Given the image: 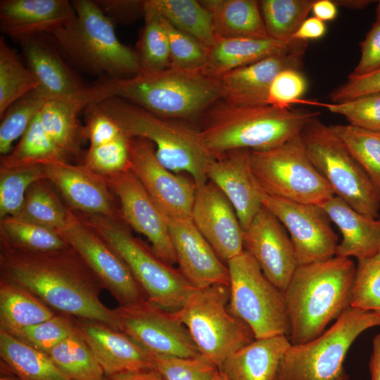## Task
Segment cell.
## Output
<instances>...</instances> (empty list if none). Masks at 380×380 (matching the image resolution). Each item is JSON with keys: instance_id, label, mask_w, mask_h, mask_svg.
Segmentation results:
<instances>
[{"instance_id": "obj_1", "label": "cell", "mask_w": 380, "mask_h": 380, "mask_svg": "<svg viewBox=\"0 0 380 380\" xmlns=\"http://www.w3.org/2000/svg\"><path fill=\"white\" fill-rule=\"evenodd\" d=\"M0 277L28 291L57 313L120 331L114 309L100 299L102 284L70 245L32 251L0 242Z\"/></svg>"}, {"instance_id": "obj_2", "label": "cell", "mask_w": 380, "mask_h": 380, "mask_svg": "<svg viewBox=\"0 0 380 380\" xmlns=\"http://www.w3.org/2000/svg\"><path fill=\"white\" fill-rule=\"evenodd\" d=\"M356 265L350 258L299 265L283 291L291 344L307 343L350 307Z\"/></svg>"}, {"instance_id": "obj_3", "label": "cell", "mask_w": 380, "mask_h": 380, "mask_svg": "<svg viewBox=\"0 0 380 380\" xmlns=\"http://www.w3.org/2000/svg\"><path fill=\"white\" fill-rule=\"evenodd\" d=\"M319 112L282 109L270 105L239 106L222 99L208 108L200 141L212 156L237 150H265L300 134L306 122Z\"/></svg>"}, {"instance_id": "obj_4", "label": "cell", "mask_w": 380, "mask_h": 380, "mask_svg": "<svg viewBox=\"0 0 380 380\" xmlns=\"http://www.w3.org/2000/svg\"><path fill=\"white\" fill-rule=\"evenodd\" d=\"M108 97H118L160 117L177 120L203 115L223 98L218 79L201 70L168 67L157 71H143L134 76L104 79Z\"/></svg>"}, {"instance_id": "obj_5", "label": "cell", "mask_w": 380, "mask_h": 380, "mask_svg": "<svg viewBox=\"0 0 380 380\" xmlns=\"http://www.w3.org/2000/svg\"><path fill=\"white\" fill-rule=\"evenodd\" d=\"M71 2L75 18L51 34L65 56L81 71L105 79H124L139 72L135 51L118 39L115 23L96 2Z\"/></svg>"}, {"instance_id": "obj_6", "label": "cell", "mask_w": 380, "mask_h": 380, "mask_svg": "<svg viewBox=\"0 0 380 380\" xmlns=\"http://www.w3.org/2000/svg\"><path fill=\"white\" fill-rule=\"evenodd\" d=\"M96 103L127 137L152 142L158 160L167 170L177 174L189 173L196 187L208 182V167L215 156L202 146L198 129L156 115L118 97H108Z\"/></svg>"}, {"instance_id": "obj_7", "label": "cell", "mask_w": 380, "mask_h": 380, "mask_svg": "<svg viewBox=\"0 0 380 380\" xmlns=\"http://www.w3.org/2000/svg\"><path fill=\"white\" fill-rule=\"evenodd\" d=\"M75 212L122 259L148 300L171 311L184 305L196 288L133 236L123 220Z\"/></svg>"}, {"instance_id": "obj_8", "label": "cell", "mask_w": 380, "mask_h": 380, "mask_svg": "<svg viewBox=\"0 0 380 380\" xmlns=\"http://www.w3.org/2000/svg\"><path fill=\"white\" fill-rule=\"evenodd\" d=\"M374 327H380L379 315L348 308L317 338L291 343L280 361L276 380H348L346 355L358 336Z\"/></svg>"}, {"instance_id": "obj_9", "label": "cell", "mask_w": 380, "mask_h": 380, "mask_svg": "<svg viewBox=\"0 0 380 380\" xmlns=\"http://www.w3.org/2000/svg\"><path fill=\"white\" fill-rule=\"evenodd\" d=\"M229 286L213 285L196 289L184 305L174 311L199 353L218 369L229 355L255 339L249 327L229 312Z\"/></svg>"}, {"instance_id": "obj_10", "label": "cell", "mask_w": 380, "mask_h": 380, "mask_svg": "<svg viewBox=\"0 0 380 380\" xmlns=\"http://www.w3.org/2000/svg\"><path fill=\"white\" fill-rule=\"evenodd\" d=\"M300 135L309 158L334 195L356 211L377 218L378 191L330 127L316 116L306 122Z\"/></svg>"}, {"instance_id": "obj_11", "label": "cell", "mask_w": 380, "mask_h": 380, "mask_svg": "<svg viewBox=\"0 0 380 380\" xmlns=\"http://www.w3.org/2000/svg\"><path fill=\"white\" fill-rule=\"evenodd\" d=\"M250 160L265 194L319 205L335 196L309 158L300 134L271 148L250 150Z\"/></svg>"}, {"instance_id": "obj_12", "label": "cell", "mask_w": 380, "mask_h": 380, "mask_svg": "<svg viewBox=\"0 0 380 380\" xmlns=\"http://www.w3.org/2000/svg\"><path fill=\"white\" fill-rule=\"evenodd\" d=\"M229 275L228 309L246 324L255 339L285 335L289 322L283 291L263 274L246 251L227 262Z\"/></svg>"}, {"instance_id": "obj_13", "label": "cell", "mask_w": 380, "mask_h": 380, "mask_svg": "<svg viewBox=\"0 0 380 380\" xmlns=\"http://www.w3.org/2000/svg\"><path fill=\"white\" fill-rule=\"evenodd\" d=\"M56 232L80 254L119 305L147 300L122 259L74 210H71L67 224Z\"/></svg>"}, {"instance_id": "obj_14", "label": "cell", "mask_w": 380, "mask_h": 380, "mask_svg": "<svg viewBox=\"0 0 380 380\" xmlns=\"http://www.w3.org/2000/svg\"><path fill=\"white\" fill-rule=\"evenodd\" d=\"M120 330L147 351L193 357L200 355L186 327L174 311L148 300L114 308Z\"/></svg>"}, {"instance_id": "obj_15", "label": "cell", "mask_w": 380, "mask_h": 380, "mask_svg": "<svg viewBox=\"0 0 380 380\" xmlns=\"http://www.w3.org/2000/svg\"><path fill=\"white\" fill-rule=\"evenodd\" d=\"M262 203L289 234L298 265L325 260L336 255L338 237L322 206L265 194Z\"/></svg>"}, {"instance_id": "obj_16", "label": "cell", "mask_w": 380, "mask_h": 380, "mask_svg": "<svg viewBox=\"0 0 380 380\" xmlns=\"http://www.w3.org/2000/svg\"><path fill=\"white\" fill-rule=\"evenodd\" d=\"M120 205L123 221L151 242L155 254L172 265L177 262L164 213L129 169L104 176Z\"/></svg>"}, {"instance_id": "obj_17", "label": "cell", "mask_w": 380, "mask_h": 380, "mask_svg": "<svg viewBox=\"0 0 380 380\" xmlns=\"http://www.w3.org/2000/svg\"><path fill=\"white\" fill-rule=\"evenodd\" d=\"M130 170L168 216L191 217L196 185L193 180L165 167L149 140L129 137Z\"/></svg>"}, {"instance_id": "obj_18", "label": "cell", "mask_w": 380, "mask_h": 380, "mask_svg": "<svg viewBox=\"0 0 380 380\" xmlns=\"http://www.w3.org/2000/svg\"><path fill=\"white\" fill-rule=\"evenodd\" d=\"M243 248L265 277L284 291L298 265L286 228L264 205L243 232Z\"/></svg>"}, {"instance_id": "obj_19", "label": "cell", "mask_w": 380, "mask_h": 380, "mask_svg": "<svg viewBox=\"0 0 380 380\" xmlns=\"http://www.w3.org/2000/svg\"><path fill=\"white\" fill-rule=\"evenodd\" d=\"M191 218L224 263L244 251V231L235 210L212 182L196 187Z\"/></svg>"}, {"instance_id": "obj_20", "label": "cell", "mask_w": 380, "mask_h": 380, "mask_svg": "<svg viewBox=\"0 0 380 380\" xmlns=\"http://www.w3.org/2000/svg\"><path fill=\"white\" fill-rule=\"evenodd\" d=\"M165 217L179 270L186 279L196 289L216 284L229 286L227 264L218 257L191 218Z\"/></svg>"}, {"instance_id": "obj_21", "label": "cell", "mask_w": 380, "mask_h": 380, "mask_svg": "<svg viewBox=\"0 0 380 380\" xmlns=\"http://www.w3.org/2000/svg\"><path fill=\"white\" fill-rule=\"evenodd\" d=\"M44 170L46 179L58 189L71 210L122 220L104 176L84 164L68 161L44 165Z\"/></svg>"}, {"instance_id": "obj_22", "label": "cell", "mask_w": 380, "mask_h": 380, "mask_svg": "<svg viewBox=\"0 0 380 380\" xmlns=\"http://www.w3.org/2000/svg\"><path fill=\"white\" fill-rule=\"evenodd\" d=\"M307 42L298 40L286 52L264 58L221 76L218 80L223 90L222 100L239 106L266 105L269 88L275 77L284 70L301 68Z\"/></svg>"}, {"instance_id": "obj_23", "label": "cell", "mask_w": 380, "mask_h": 380, "mask_svg": "<svg viewBox=\"0 0 380 380\" xmlns=\"http://www.w3.org/2000/svg\"><path fill=\"white\" fill-rule=\"evenodd\" d=\"M207 176L229 201L243 230H246L262 208L265 194L252 170L250 150H233L215 156Z\"/></svg>"}, {"instance_id": "obj_24", "label": "cell", "mask_w": 380, "mask_h": 380, "mask_svg": "<svg viewBox=\"0 0 380 380\" xmlns=\"http://www.w3.org/2000/svg\"><path fill=\"white\" fill-rule=\"evenodd\" d=\"M76 324L107 379L151 369V353L124 332L96 321L76 319Z\"/></svg>"}, {"instance_id": "obj_25", "label": "cell", "mask_w": 380, "mask_h": 380, "mask_svg": "<svg viewBox=\"0 0 380 380\" xmlns=\"http://www.w3.org/2000/svg\"><path fill=\"white\" fill-rule=\"evenodd\" d=\"M75 16L72 2L68 0H3L0 1L1 32L19 41L50 34Z\"/></svg>"}, {"instance_id": "obj_26", "label": "cell", "mask_w": 380, "mask_h": 380, "mask_svg": "<svg viewBox=\"0 0 380 380\" xmlns=\"http://www.w3.org/2000/svg\"><path fill=\"white\" fill-rule=\"evenodd\" d=\"M103 95L97 83L77 96L48 100L42 108L39 116L42 128L68 160L79 156L86 140L79 113L89 104L103 100Z\"/></svg>"}, {"instance_id": "obj_27", "label": "cell", "mask_w": 380, "mask_h": 380, "mask_svg": "<svg viewBox=\"0 0 380 380\" xmlns=\"http://www.w3.org/2000/svg\"><path fill=\"white\" fill-rule=\"evenodd\" d=\"M19 42L28 68L38 81L35 90L46 101L77 96L87 89L59 54L37 36Z\"/></svg>"}, {"instance_id": "obj_28", "label": "cell", "mask_w": 380, "mask_h": 380, "mask_svg": "<svg viewBox=\"0 0 380 380\" xmlns=\"http://www.w3.org/2000/svg\"><path fill=\"white\" fill-rule=\"evenodd\" d=\"M320 206L342 235L336 256L360 260L380 252V219L356 211L336 196Z\"/></svg>"}, {"instance_id": "obj_29", "label": "cell", "mask_w": 380, "mask_h": 380, "mask_svg": "<svg viewBox=\"0 0 380 380\" xmlns=\"http://www.w3.org/2000/svg\"><path fill=\"white\" fill-rule=\"evenodd\" d=\"M290 345L285 335L255 338L229 355L219 369L228 380H276L280 361Z\"/></svg>"}, {"instance_id": "obj_30", "label": "cell", "mask_w": 380, "mask_h": 380, "mask_svg": "<svg viewBox=\"0 0 380 380\" xmlns=\"http://www.w3.org/2000/svg\"><path fill=\"white\" fill-rule=\"evenodd\" d=\"M297 42L293 39L290 43H284L271 38L216 37L208 50L206 63L201 71L208 77L219 79L231 70L286 52Z\"/></svg>"}, {"instance_id": "obj_31", "label": "cell", "mask_w": 380, "mask_h": 380, "mask_svg": "<svg viewBox=\"0 0 380 380\" xmlns=\"http://www.w3.org/2000/svg\"><path fill=\"white\" fill-rule=\"evenodd\" d=\"M201 2L212 15L216 37L270 38L259 1L206 0Z\"/></svg>"}, {"instance_id": "obj_32", "label": "cell", "mask_w": 380, "mask_h": 380, "mask_svg": "<svg viewBox=\"0 0 380 380\" xmlns=\"http://www.w3.org/2000/svg\"><path fill=\"white\" fill-rule=\"evenodd\" d=\"M56 314L28 291L0 279V331L12 335Z\"/></svg>"}, {"instance_id": "obj_33", "label": "cell", "mask_w": 380, "mask_h": 380, "mask_svg": "<svg viewBox=\"0 0 380 380\" xmlns=\"http://www.w3.org/2000/svg\"><path fill=\"white\" fill-rule=\"evenodd\" d=\"M144 9L169 21L177 29L196 39L208 50L216 39L209 11L195 0H145Z\"/></svg>"}, {"instance_id": "obj_34", "label": "cell", "mask_w": 380, "mask_h": 380, "mask_svg": "<svg viewBox=\"0 0 380 380\" xmlns=\"http://www.w3.org/2000/svg\"><path fill=\"white\" fill-rule=\"evenodd\" d=\"M0 357L21 380H72L46 353L0 331Z\"/></svg>"}, {"instance_id": "obj_35", "label": "cell", "mask_w": 380, "mask_h": 380, "mask_svg": "<svg viewBox=\"0 0 380 380\" xmlns=\"http://www.w3.org/2000/svg\"><path fill=\"white\" fill-rule=\"evenodd\" d=\"M39 114L14 148L1 156L0 168L68 162L43 129Z\"/></svg>"}, {"instance_id": "obj_36", "label": "cell", "mask_w": 380, "mask_h": 380, "mask_svg": "<svg viewBox=\"0 0 380 380\" xmlns=\"http://www.w3.org/2000/svg\"><path fill=\"white\" fill-rule=\"evenodd\" d=\"M48 355L72 380H108L77 329L51 349Z\"/></svg>"}, {"instance_id": "obj_37", "label": "cell", "mask_w": 380, "mask_h": 380, "mask_svg": "<svg viewBox=\"0 0 380 380\" xmlns=\"http://www.w3.org/2000/svg\"><path fill=\"white\" fill-rule=\"evenodd\" d=\"M0 242L32 251H56L69 246L54 229L18 217L0 219Z\"/></svg>"}, {"instance_id": "obj_38", "label": "cell", "mask_w": 380, "mask_h": 380, "mask_svg": "<svg viewBox=\"0 0 380 380\" xmlns=\"http://www.w3.org/2000/svg\"><path fill=\"white\" fill-rule=\"evenodd\" d=\"M315 0H262L261 13L270 38L290 43Z\"/></svg>"}, {"instance_id": "obj_39", "label": "cell", "mask_w": 380, "mask_h": 380, "mask_svg": "<svg viewBox=\"0 0 380 380\" xmlns=\"http://www.w3.org/2000/svg\"><path fill=\"white\" fill-rule=\"evenodd\" d=\"M329 127L368 175L380 195V131L350 124Z\"/></svg>"}, {"instance_id": "obj_40", "label": "cell", "mask_w": 380, "mask_h": 380, "mask_svg": "<svg viewBox=\"0 0 380 380\" xmlns=\"http://www.w3.org/2000/svg\"><path fill=\"white\" fill-rule=\"evenodd\" d=\"M48 182L42 179L29 188L16 217L58 231L67 224L71 209L63 205Z\"/></svg>"}, {"instance_id": "obj_41", "label": "cell", "mask_w": 380, "mask_h": 380, "mask_svg": "<svg viewBox=\"0 0 380 380\" xmlns=\"http://www.w3.org/2000/svg\"><path fill=\"white\" fill-rule=\"evenodd\" d=\"M31 70L20 61L14 51L0 38V117L15 101L38 88Z\"/></svg>"}, {"instance_id": "obj_42", "label": "cell", "mask_w": 380, "mask_h": 380, "mask_svg": "<svg viewBox=\"0 0 380 380\" xmlns=\"http://www.w3.org/2000/svg\"><path fill=\"white\" fill-rule=\"evenodd\" d=\"M44 179L42 165L0 168V219L16 217L22 210L29 188Z\"/></svg>"}, {"instance_id": "obj_43", "label": "cell", "mask_w": 380, "mask_h": 380, "mask_svg": "<svg viewBox=\"0 0 380 380\" xmlns=\"http://www.w3.org/2000/svg\"><path fill=\"white\" fill-rule=\"evenodd\" d=\"M144 26L134 51L141 70L157 71L170 66L168 37L160 17L144 9Z\"/></svg>"}, {"instance_id": "obj_44", "label": "cell", "mask_w": 380, "mask_h": 380, "mask_svg": "<svg viewBox=\"0 0 380 380\" xmlns=\"http://www.w3.org/2000/svg\"><path fill=\"white\" fill-rule=\"evenodd\" d=\"M46 101L33 90L13 103L1 118L0 153L12 150L13 142L25 134L33 120L40 113Z\"/></svg>"}, {"instance_id": "obj_45", "label": "cell", "mask_w": 380, "mask_h": 380, "mask_svg": "<svg viewBox=\"0 0 380 380\" xmlns=\"http://www.w3.org/2000/svg\"><path fill=\"white\" fill-rule=\"evenodd\" d=\"M77 329L76 318L57 313L51 319L23 328L12 336L48 355L51 349L74 334Z\"/></svg>"}, {"instance_id": "obj_46", "label": "cell", "mask_w": 380, "mask_h": 380, "mask_svg": "<svg viewBox=\"0 0 380 380\" xmlns=\"http://www.w3.org/2000/svg\"><path fill=\"white\" fill-rule=\"evenodd\" d=\"M350 307L380 316V252L357 260Z\"/></svg>"}, {"instance_id": "obj_47", "label": "cell", "mask_w": 380, "mask_h": 380, "mask_svg": "<svg viewBox=\"0 0 380 380\" xmlns=\"http://www.w3.org/2000/svg\"><path fill=\"white\" fill-rule=\"evenodd\" d=\"M151 364L165 380H213L218 369L201 354L183 357L151 353Z\"/></svg>"}, {"instance_id": "obj_48", "label": "cell", "mask_w": 380, "mask_h": 380, "mask_svg": "<svg viewBox=\"0 0 380 380\" xmlns=\"http://www.w3.org/2000/svg\"><path fill=\"white\" fill-rule=\"evenodd\" d=\"M160 19L168 37L170 66L201 70L206 63L208 49L196 39L177 29L165 18L160 17Z\"/></svg>"}, {"instance_id": "obj_49", "label": "cell", "mask_w": 380, "mask_h": 380, "mask_svg": "<svg viewBox=\"0 0 380 380\" xmlns=\"http://www.w3.org/2000/svg\"><path fill=\"white\" fill-rule=\"evenodd\" d=\"M83 164L103 176L129 170V137L122 134L108 143L89 147Z\"/></svg>"}, {"instance_id": "obj_50", "label": "cell", "mask_w": 380, "mask_h": 380, "mask_svg": "<svg viewBox=\"0 0 380 380\" xmlns=\"http://www.w3.org/2000/svg\"><path fill=\"white\" fill-rule=\"evenodd\" d=\"M334 113L346 118L350 125L363 129L380 131V93L362 96L341 103H322Z\"/></svg>"}, {"instance_id": "obj_51", "label": "cell", "mask_w": 380, "mask_h": 380, "mask_svg": "<svg viewBox=\"0 0 380 380\" xmlns=\"http://www.w3.org/2000/svg\"><path fill=\"white\" fill-rule=\"evenodd\" d=\"M308 87L307 80L299 70L289 68L280 72L272 82L267 98V104L288 109L293 103L311 104L302 98Z\"/></svg>"}, {"instance_id": "obj_52", "label": "cell", "mask_w": 380, "mask_h": 380, "mask_svg": "<svg viewBox=\"0 0 380 380\" xmlns=\"http://www.w3.org/2000/svg\"><path fill=\"white\" fill-rule=\"evenodd\" d=\"M84 110V135L89 141V147L105 144L124 134L116 122L96 103L89 104Z\"/></svg>"}, {"instance_id": "obj_53", "label": "cell", "mask_w": 380, "mask_h": 380, "mask_svg": "<svg viewBox=\"0 0 380 380\" xmlns=\"http://www.w3.org/2000/svg\"><path fill=\"white\" fill-rule=\"evenodd\" d=\"M380 93V70L364 75H349L348 80L329 94L333 103H341L367 94Z\"/></svg>"}, {"instance_id": "obj_54", "label": "cell", "mask_w": 380, "mask_h": 380, "mask_svg": "<svg viewBox=\"0 0 380 380\" xmlns=\"http://www.w3.org/2000/svg\"><path fill=\"white\" fill-rule=\"evenodd\" d=\"M360 46V58L350 75L360 76L379 70L380 23L374 22Z\"/></svg>"}, {"instance_id": "obj_55", "label": "cell", "mask_w": 380, "mask_h": 380, "mask_svg": "<svg viewBox=\"0 0 380 380\" xmlns=\"http://www.w3.org/2000/svg\"><path fill=\"white\" fill-rule=\"evenodd\" d=\"M103 12L115 22L127 23L144 14V1L96 0Z\"/></svg>"}, {"instance_id": "obj_56", "label": "cell", "mask_w": 380, "mask_h": 380, "mask_svg": "<svg viewBox=\"0 0 380 380\" xmlns=\"http://www.w3.org/2000/svg\"><path fill=\"white\" fill-rule=\"evenodd\" d=\"M327 32L324 22L315 16L308 18L294 34L293 39L308 42L322 37Z\"/></svg>"}, {"instance_id": "obj_57", "label": "cell", "mask_w": 380, "mask_h": 380, "mask_svg": "<svg viewBox=\"0 0 380 380\" xmlns=\"http://www.w3.org/2000/svg\"><path fill=\"white\" fill-rule=\"evenodd\" d=\"M311 11L323 22L334 20L338 14L337 5L331 0H315Z\"/></svg>"}, {"instance_id": "obj_58", "label": "cell", "mask_w": 380, "mask_h": 380, "mask_svg": "<svg viewBox=\"0 0 380 380\" xmlns=\"http://www.w3.org/2000/svg\"><path fill=\"white\" fill-rule=\"evenodd\" d=\"M108 380H165L152 369L128 372L114 375Z\"/></svg>"}, {"instance_id": "obj_59", "label": "cell", "mask_w": 380, "mask_h": 380, "mask_svg": "<svg viewBox=\"0 0 380 380\" xmlns=\"http://www.w3.org/2000/svg\"><path fill=\"white\" fill-rule=\"evenodd\" d=\"M369 369L370 380H380V334H376L372 341Z\"/></svg>"}, {"instance_id": "obj_60", "label": "cell", "mask_w": 380, "mask_h": 380, "mask_svg": "<svg viewBox=\"0 0 380 380\" xmlns=\"http://www.w3.org/2000/svg\"><path fill=\"white\" fill-rule=\"evenodd\" d=\"M338 6H345L353 9H362L366 8L372 1L353 0V1H334Z\"/></svg>"}, {"instance_id": "obj_61", "label": "cell", "mask_w": 380, "mask_h": 380, "mask_svg": "<svg viewBox=\"0 0 380 380\" xmlns=\"http://www.w3.org/2000/svg\"><path fill=\"white\" fill-rule=\"evenodd\" d=\"M0 363V380H21L11 370L8 365L2 360H1Z\"/></svg>"}, {"instance_id": "obj_62", "label": "cell", "mask_w": 380, "mask_h": 380, "mask_svg": "<svg viewBox=\"0 0 380 380\" xmlns=\"http://www.w3.org/2000/svg\"><path fill=\"white\" fill-rule=\"evenodd\" d=\"M213 380H228V379H227L224 374L221 370L217 369V370L215 372Z\"/></svg>"}, {"instance_id": "obj_63", "label": "cell", "mask_w": 380, "mask_h": 380, "mask_svg": "<svg viewBox=\"0 0 380 380\" xmlns=\"http://www.w3.org/2000/svg\"><path fill=\"white\" fill-rule=\"evenodd\" d=\"M376 21L380 23V1H378L376 8Z\"/></svg>"}]
</instances>
